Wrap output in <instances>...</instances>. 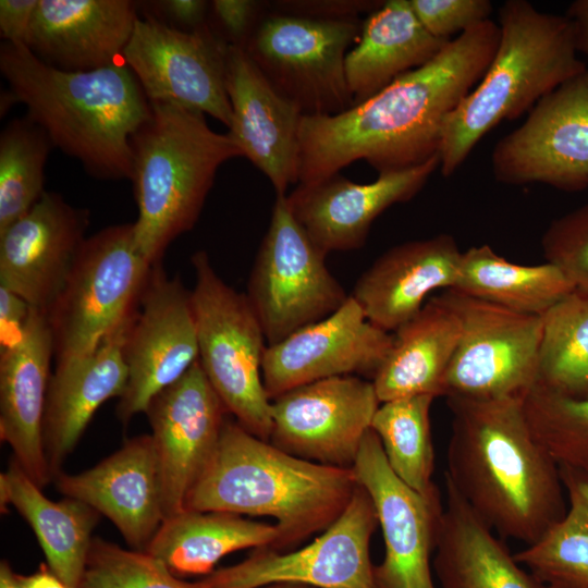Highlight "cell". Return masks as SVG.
Segmentation results:
<instances>
[{
  "instance_id": "cell-21",
  "label": "cell",
  "mask_w": 588,
  "mask_h": 588,
  "mask_svg": "<svg viewBox=\"0 0 588 588\" xmlns=\"http://www.w3.org/2000/svg\"><path fill=\"white\" fill-rule=\"evenodd\" d=\"M439 167L438 155L412 168L378 173L366 184L336 173L298 184L286 203L310 240L327 255L358 249L373 221L391 206L416 196Z\"/></svg>"
},
{
  "instance_id": "cell-33",
  "label": "cell",
  "mask_w": 588,
  "mask_h": 588,
  "mask_svg": "<svg viewBox=\"0 0 588 588\" xmlns=\"http://www.w3.org/2000/svg\"><path fill=\"white\" fill-rule=\"evenodd\" d=\"M452 289L518 313L542 316L575 286L552 264H514L482 244L462 253Z\"/></svg>"
},
{
  "instance_id": "cell-17",
  "label": "cell",
  "mask_w": 588,
  "mask_h": 588,
  "mask_svg": "<svg viewBox=\"0 0 588 588\" xmlns=\"http://www.w3.org/2000/svg\"><path fill=\"white\" fill-rule=\"evenodd\" d=\"M357 482L369 493L384 541V558L373 565L377 588H436L431 572L440 520V491L421 494L391 470L370 429L353 465Z\"/></svg>"
},
{
  "instance_id": "cell-6",
  "label": "cell",
  "mask_w": 588,
  "mask_h": 588,
  "mask_svg": "<svg viewBox=\"0 0 588 588\" xmlns=\"http://www.w3.org/2000/svg\"><path fill=\"white\" fill-rule=\"evenodd\" d=\"M132 176L138 217L136 246L151 265L196 224L219 168L241 157L229 134L210 128L203 113L150 102L132 136Z\"/></svg>"
},
{
  "instance_id": "cell-24",
  "label": "cell",
  "mask_w": 588,
  "mask_h": 588,
  "mask_svg": "<svg viewBox=\"0 0 588 588\" xmlns=\"http://www.w3.org/2000/svg\"><path fill=\"white\" fill-rule=\"evenodd\" d=\"M52 357L48 315L32 307L21 336L0 353V438L41 489L53 479L42 440Z\"/></svg>"
},
{
  "instance_id": "cell-47",
  "label": "cell",
  "mask_w": 588,
  "mask_h": 588,
  "mask_svg": "<svg viewBox=\"0 0 588 588\" xmlns=\"http://www.w3.org/2000/svg\"><path fill=\"white\" fill-rule=\"evenodd\" d=\"M565 15L573 25L575 42L578 53L588 58V0L573 1Z\"/></svg>"
},
{
  "instance_id": "cell-32",
  "label": "cell",
  "mask_w": 588,
  "mask_h": 588,
  "mask_svg": "<svg viewBox=\"0 0 588 588\" xmlns=\"http://www.w3.org/2000/svg\"><path fill=\"white\" fill-rule=\"evenodd\" d=\"M277 525L226 512L183 510L164 518L144 551L175 576L209 575L226 554L247 548L274 549Z\"/></svg>"
},
{
  "instance_id": "cell-8",
  "label": "cell",
  "mask_w": 588,
  "mask_h": 588,
  "mask_svg": "<svg viewBox=\"0 0 588 588\" xmlns=\"http://www.w3.org/2000/svg\"><path fill=\"white\" fill-rule=\"evenodd\" d=\"M151 268L136 246L133 223L87 237L47 313L56 363L94 352L136 309Z\"/></svg>"
},
{
  "instance_id": "cell-12",
  "label": "cell",
  "mask_w": 588,
  "mask_h": 588,
  "mask_svg": "<svg viewBox=\"0 0 588 588\" xmlns=\"http://www.w3.org/2000/svg\"><path fill=\"white\" fill-rule=\"evenodd\" d=\"M229 42L208 24L193 30L156 16L137 19L123 52L149 102L175 105L231 124Z\"/></svg>"
},
{
  "instance_id": "cell-23",
  "label": "cell",
  "mask_w": 588,
  "mask_h": 588,
  "mask_svg": "<svg viewBox=\"0 0 588 588\" xmlns=\"http://www.w3.org/2000/svg\"><path fill=\"white\" fill-rule=\"evenodd\" d=\"M56 488L108 517L125 541L144 550L164 519L158 460L150 434L128 439L78 474L60 470Z\"/></svg>"
},
{
  "instance_id": "cell-34",
  "label": "cell",
  "mask_w": 588,
  "mask_h": 588,
  "mask_svg": "<svg viewBox=\"0 0 588 588\" xmlns=\"http://www.w3.org/2000/svg\"><path fill=\"white\" fill-rule=\"evenodd\" d=\"M560 471L564 516L514 558L548 588H588V474L563 466Z\"/></svg>"
},
{
  "instance_id": "cell-19",
  "label": "cell",
  "mask_w": 588,
  "mask_h": 588,
  "mask_svg": "<svg viewBox=\"0 0 588 588\" xmlns=\"http://www.w3.org/2000/svg\"><path fill=\"white\" fill-rule=\"evenodd\" d=\"M145 414L168 518L185 510L191 489L215 453L228 412L197 360L150 401Z\"/></svg>"
},
{
  "instance_id": "cell-4",
  "label": "cell",
  "mask_w": 588,
  "mask_h": 588,
  "mask_svg": "<svg viewBox=\"0 0 588 588\" xmlns=\"http://www.w3.org/2000/svg\"><path fill=\"white\" fill-rule=\"evenodd\" d=\"M357 487L353 468L294 456L226 419L185 509L272 517L279 530L273 550L289 551L329 528Z\"/></svg>"
},
{
  "instance_id": "cell-42",
  "label": "cell",
  "mask_w": 588,
  "mask_h": 588,
  "mask_svg": "<svg viewBox=\"0 0 588 588\" xmlns=\"http://www.w3.org/2000/svg\"><path fill=\"white\" fill-rule=\"evenodd\" d=\"M210 8L219 23L223 38L243 47L260 19L268 12L269 2L254 0H215Z\"/></svg>"
},
{
  "instance_id": "cell-3",
  "label": "cell",
  "mask_w": 588,
  "mask_h": 588,
  "mask_svg": "<svg viewBox=\"0 0 588 588\" xmlns=\"http://www.w3.org/2000/svg\"><path fill=\"white\" fill-rule=\"evenodd\" d=\"M0 71L11 100L52 146L78 160L93 176L131 180L132 136L148 118L150 102L122 62L93 71L53 68L27 46L3 42Z\"/></svg>"
},
{
  "instance_id": "cell-26",
  "label": "cell",
  "mask_w": 588,
  "mask_h": 588,
  "mask_svg": "<svg viewBox=\"0 0 588 588\" xmlns=\"http://www.w3.org/2000/svg\"><path fill=\"white\" fill-rule=\"evenodd\" d=\"M137 19L128 0H38L26 46L53 68L93 71L123 62Z\"/></svg>"
},
{
  "instance_id": "cell-20",
  "label": "cell",
  "mask_w": 588,
  "mask_h": 588,
  "mask_svg": "<svg viewBox=\"0 0 588 588\" xmlns=\"http://www.w3.org/2000/svg\"><path fill=\"white\" fill-rule=\"evenodd\" d=\"M89 211L45 192L20 219L0 232V285L33 308L49 311L84 244Z\"/></svg>"
},
{
  "instance_id": "cell-18",
  "label": "cell",
  "mask_w": 588,
  "mask_h": 588,
  "mask_svg": "<svg viewBox=\"0 0 588 588\" xmlns=\"http://www.w3.org/2000/svg\"><path fill=\"white\" fill-rule=\"evenodd\" d=\"M393 340V334L368 321L350 295L330 316L267 346L261 367L266 392L272 401L289 390L332 377L363 376L372 381Z\"/></svg>"
},
{
  "instance_id": "cell-44",
  "label": "cell",
  "mask_w": 588,
  "mask_h": 588,
  "mask_svg": "<svg viewBox=\"0 0 588 588\" xmlns=\"http://www.w3.org/2000/svg\"><path fill=\"white\" fill-rule=\"evenodd\" d=\"M38 0H1L0 33L4 42L27 44Z\"/></svg>"
},
{
  "instance_id": "cell-15",
  "label": "cell",
  "mask_w": 588,
  "mask_h": 588,
  "mask_svg": "<svg viewBox=\"0 0 588 588\" xmlns=\"http://www.w3.org/2000/svg\"><path fill=\"white\" fill-rule=\"evenodd\" d=\"M123 355L127 382L117 416L127 424L145 413L150 401L177 381L198 360L192 291L180 277L152 266L127 330Z\"/></svg>"
},
{
  "instance_id": "cell-43",
  "label": "cell",
  "mask_w": 588,
  "mask_h": 588,
  "mask_svg": "<svg viewBox=\"0 0 588 588\" xmlns=\"http://www.w3.org/2000/svg\"><path fill=\"white\" fill-rule=\"evenodd\" d=\"M384 1L370 0H303L274 1L273 11L317 20H358L362 13H372Z\"/></svg>"
},
{
  "instance_id": "cell-31",
  "label": "cell",
  "mask_w": 588,
  "mask_h": 588,
  "mask_svg": "<svg viewBox=\"0 0 588 588\" xmlns=\"http://www.w3.org/2000/svg\"><path fill=\"white\" fill-rule=\"evenodd\" d=\"M0 503L2 511L12 505L30 525L49 569L68 587L79 588L100 514L73 498L48 499L14 460L0 475Z\"/></svg>"
},
{
  "instance_id": "cell-38",
  "label": "cell",
  "mask_w": 588,
  "mask_h": 588,
  "mask_svg": "<svg viewBox=\"0 0 588 588\" xmlns=\"http://www.w3.org/2000/svg\"><path fill=\"white\" fill-rule=\"evenodd\" d=\"M523 402L534 436L558 465L588 474V397H571L536 383Z\"/></svg>"
},
{
  "instance_id": "cell-40",
  "label": "cell",
  "mask_w": 588,
  "mask_h": 588,
  "mask_svg": "<svg viewBox=\"0 0 588 588\" xmlns=\"http://www.w3.org/2000/svg\"><path fill=\"white\" fill-rule=\"evenodd\" d=\"M547 262L588 291V203L553 220L541 237Z\"/></svg>"
},
{
  "instance_id": "cell-27",
  "label": "cell",
  "mask_w": 588,
  "mask_h": 588,
  "mask_svg": "<svg viewBox=\"0 0 588 588\" xmlns=\"http://www.w3.org/2000/svg\"><path fill=\"white\" fill-rule=\"evenodd\" d=\"M137 307L94 352L57 364L50 377L42 440L53 477L78 443L96 411L109 399H120L125 390L127 368L123 346Z\"/></svg>"
},
{
  "instance_id": "cell-28",
  "label": "cell",
  "mask_w": 588,
  "mask_h": 588,
  "mask_svg": "<svg viewBox=\"0 0 588 588\" xmlns=\"http://www.w3.org/2000/svg\"><path fill=\"white\" fill-rule=\"evenodd\" d=\"M445 492L432 560L441 588H548L448 481Z\"/></svg>"
},
{
  "instance_id": "cell-10",
  "label": "cell",
  "mask_w": 588,
  "mask_h": 588,
  "mask_svg": "<svg viewBox=\"0 0 588 588\" xmlns=\"http://www.w3.org/2000/svg\"><path fill=\"white\" fill-rule=\"evenodd\" d=\"M326 256L291 213L286 195H277L245 293L267 345L324 319L350 297Z\"/></svg>"
},
{
  "instance_id": "cell-29",
  "label": "cell",
  "mask_w": 588,
  "mask_h": 588,
  "mask_svg": "<svg viewBox=\"0 0 588 588\" xmlns=\"http://www.w3.org/2000/svg\"><path fill=\"white\" fill-rule=\"evenodd\" d=\"M448 41L422 27L409 0L384 1L363 22L359 38L345 59L354 106L429 62Z\"/></svg>"
},
{
  "instance_id": "cell-11",
  "label": "cell",
  "mask_w": 588,
  "mask_h": 588,
  "mask_svg": "<svg viewBox=\"0 0 588 588\" xmlns=\"http://www.w3.org/2000/svg\"><path fill=\"white\" fill-rule=\"evenodd\" d=\"M460 321V339L444 375L442 396L523 395L538 382L542 316L518 313L444 290Z\"/></svg>"
},
{
  "instance_id": "cell-36",
  "label": "cell",
  "mask_w": 588,
  "mask_h": 588,
  "mask_svg": "<svg viewBox=\"0 0 588 588\" xmlns=\"http://www.w3.org/2000/svg\"><path fill=\"white\" fill-rule=\"evenodd\" d=\"M537 383L588 397V291L575 289L542 315Z\"/></svg>"
},
{
  "instance_id": "cell-30",
  "label": "cell",
  "mask_w": 588,
  "mask_h": 588,
  "mask_svg": "<svg viewBox=\"0 0 588 588\" xmlns=\"http://www.w3.org/2000/svg\"><path fill=\"white\" fill-rule=\"evenodd\" d=\"M460 321L440 295L394 331L392 347L372 379L380 403L442 396V382L460 339Z\"/></svg>"
},
{
  "instance_id": "cell-1",
  "label": "cell",
  "mask_w": 588,
  "mask_h": 588,
  "mask_svg": "<svg viewBox=\"0 0 588 588\" xmlns=\"http://www.w3.org/2000/svg\"><path fill=\"white\" fill-rule=\"evenodd\" d=\"M499 39L492 20L475 24L370 98L334 115H303L298 184L321 181L358 160L381 173L438 156L446 118L482 78Z\"/></svg>"
},
{
  "instance_id": "cell-16",
  "label": "cell",
  "mask_w": 588,
  "mask_h": 588,
  "mask_svg": "<svg viewBox=\"0 0 588 588\" xmlns=\"http://www.w3.org/2000/svg\"><path fill=\"white\" fill-rule=\"evenodd\" d=\"M380 404L372 381L358 376L299 385L271 401L269 441L307 461L353 468Z\"/></svg>"
},
{
  "instance_id": "cell-46",
  "label": "cell",
  "mask_w": 588,
  "mask_h": 588,
  "mask_svg": "<svg viewBox=\"0 0 588 588\" xmlns=\"http://www.w3.org/2000/svg\"><path fill=\"white\" fill-rule=\"evenodd\" d=\"M158 7L172 22L184 30H193L207 24L208 2L203 0H167L157 2Z\"/></svg>"
},
{
  "instance_id": "cell-39",
  "label": "cell",
  "mask_w": 588,
  "mask_h": 588,
  "mask_svg": "<svg viewBox=\"0 0 588 588\" xmlns=\"http://www.w3.org/2000/svg\"><path fill=\"white\" fill-rule=\"evenodd\" d=\"M79 588H205L187 583L144 550H127L93 538Z\"/></svg>"
},
{
  "instance_id": "cell-50",
  "label": "cell",
  "mask_w": 588,
  "mask_h": 588,
  "mask_svg": "<svg viewBox=\"0 0 588 588\" xmlns=\"http://www.w3.org/2000/svg\"><path fill=\"white\" fill-rule=\"evenodd\" d=\"M260 588H315V587L302 585V584H293V583H279V584L264 586Z\"/></svg>"
},
{
  "instance_id": "cell-9",
  "label": "cell",
  "mask_w": 588,
  "mask_h": 588,
  "mask_svg": "<svg viewBox=\"0 0 588 588\" xmlns=\"http://www.w3.org/2000/svg\"><path fill=\"white\" fill-rule=\"evenodd\" d=\"M362 24L269 10L242 48L303 115H334L354 106L345 59Z\"/></svg>"
},
{
  "instance_id": "cell-13",
  "label": "cell",
  "mask_w": 588,
  "mask_h": 588,
  "mask_svg": "<svg viewBox=\"0 0 588 588\" xmlns=\"http://www.w3.org/2000/svg\"><path fill=\"white\" fill-rule=\"evenodd\" d=\"M379 525L369 493L358 483L342 515L311 543L292 551L258 548L244 561L213 571L205 588H260L293 583L315 588H377L370 540Z\"/></svg>"
},
{
  "instance_id": "cell-51",
  "label": "cell",
  "mask_w": 588,
  "mask_h": 588,
  "mask_svg": "<svg viewBox=\"0 0 588 588\" xmlns=\"http://www.w3.org/2000/svg\"><path fill=\"white\" fill-rule=\"evenodd\" d=\"M69 588H74V587H69Z\"/></svg>"
},
{
  "instance_id": "cell-22",
  "label": "cell",
  "mask_w": 588,
  "mask_h": 588,
  "mask_svg": "<svg viewBox=\"0 0 588 588\" xmlns=\"http://www.w3.org/2000/svg\"><path fill=\"white\" fill-rule=\"evenodd\" d=\"M226 91L232 119L229 136L241 152L285 195L298 182L303 113L269 83L246 51L229 45Z\"/></svg>"
},
{
  "instance_id": "cell-49",
  "label": "cell",
  "mask_w": 588,
  "mask_h": 588,
  "mask_svg": "<svg viewBox=\"0 0 588 588\" xmlns=\"http://www.w3.org/2000/svg\"><path fill=\"white\" fill-rule=\"evenodd\" d=\"M0 588H25L7 561L0 564Z\"/></svg>"
},
{
  "instance_id": "cell-45",
  "label": "cell",
  "mask_w": 588,
  "mask_h": 588,
  "mask_svg": "<svg viewBox=\"0 0 588 588\" xmlns=\"http://www.w3.org/2000/svg\"><path fill=\"white\" fill-rule=\"evenodd\" d=\"M32 306L13 291L0 285V345L15 342L28 320Z\"/></svg>"
},
{
  "instance_id": "cell-35",
  "label": "cell",
  "mask_w": 588,
  "mask_h": 588,
  "mask_svg": "<svg viewBox=\"0 0 588 588\" xmlns=\"http://www.w3.org/2000/svg\"><path fill=\"white\" fill-rule=\"evenodd\" d=\"M436 397L417 395L383 402L371 422L391 470L421 494L439 490L432 481L434 449L430 407Z\"/></svg>"
},
{
  "instance_id": "cell-7",
  "label": "cell",
  "mask_w": 588,
  "mask_h": 588,
  "mask_svg": "<svg viewBox=\"0 0 588 588\" xmlns=\"http://www.w3.org/2000/svg\"><path fill=\"white\" fill-rule=\"evenodd\" d=\"M191 262L200 366L228 414L254 436L269 441L271 400L262 381L267 341L245 293L225 283L205 250Z\"/></svg>"
},
{
  "instance_id": "cell-37",
  "label": "cell",
  "mask_w": 588,
  "mask_h": 588,
  "mask_svg": "<svg viewBox=\"0 0 588 588\" xmlns=\"http://www.w3.org/2000/svg\"><path fill=\"white\" fill-rule=\"evenodd\" d=\"M52 144L27 115L0 135V232L24 216L46 192L44 170Z\"/></svg>"
},
{
  "instance_id": "cell-48",
  "label": "cell",
  "mask_w": 588,
  "mask_h": 588,
  "mask_svg": "<svg viewBox=\"0 0 588 588\" xmlns=\"http://www.w3.org/2000/svg\"><path fill=\"white\" fill-rule=\"evenodd\" d=\"M19 577L25 588H69L57 575L46 567H42L33 575H19Z\"/></svg>"
},
{
  "instance_id": "cell-14",
  "label": "cell",
  "mask_w": 588,
  "mask_h": 588,
  "mask_svg": "<svg viewBox=\"0 0 588 588\" xmlns=\"http://www.w3.org/2000/svg\"><path fill=\"white\" fill-rule=\"evenodd\" d=\"M498 182L588 188V68L541 98L491 154Z\"/></svg>"
},
{
  "instance_id": "cell-41",
  "label": "cell",
  "mask_w": 588,
  "mask_h": 588,
  "mask_svg": "<svg viewBox=\"0 0 588 588\" xmlns=\"http://www.w3.org/2000/svg\"><path fill=\"white\" fill-rule=\"evenodd\" d=\"M422 27L433 37L444 40L462 34L475 24L489 20V0H409Z\"/></svg>"
},
{
  "instance_id": "cell-5",
  "label": "cell",
  "mask_w": 588,
  "mask_h": 588,
  "mask_svg": "<svg viewBox=\"0 0 588 588\" xmlns=\"http://www.w3.org/2000/svg\"><path fill=\"white\" fill-rule=\"evenodd\" d=\"M499 44L486 73L444 122L439 148L444 177L453 175L498 124L528 113L587 69L565 14L539 11L526 0H507L499 10Z\"/></svg>"
},
{
  "instance_id": "cell-25",
  "label": "cell",
  "mask_w": 588,
  "mask_h": 588,
  "mask_svg": "<svg viewBox=\"0 0 588 588\" xmlns=\"http://www.w3.org/2000/svg\"><path fill=\"white\" fill-rule=\"evenodd\" d=\"M462 253L448 233L399 244L359 275L350 295L368 321L395 331L421 309L430 293L454 287Z\"/></svg>"
},
{
  "instance_id": "cell-2",
  "label": "cell",
  "mask_w": 588,
  "mask_h": 588,
  "mask_svg": "<svg viewBox=\"0 0 588 588\" xmlns=\"http://www.w3.org/2000/svg\"><path fill=\"white\" fill-rule=\"evenodd\" d=\"M452 485L500 538L529 546L565 514L560 466L534 436L523 395L446 396Z\"/></svg>"
}]
</instances>
